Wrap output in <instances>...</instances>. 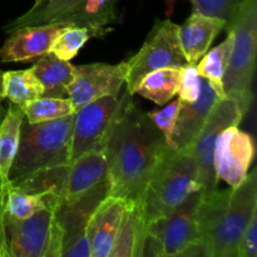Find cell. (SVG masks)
Instances as JSON below:
<instances>
[{
    "instance_id": "cell-1",
    "label": "cell",
    "mask_w": 257,
    "mask_h": 257,
    "mask_svg": "<svg viewBox=\"0 0 257 257\" xmlns=\"http://www.w3.org/2000/svg\"><path fill=\"white\" fill-rule=\"evenodd\" d=\"M168 147L162 132L125 89L104 142L109 195L140 202L151 173Z\"/></svg>"
},
{
    "instance_id": "cell-2",
    "label": "cell",
    "mask_w": 257,
    "mask_h": 257,
    "mask_svg": "<svg viewBox=\"0 0 257 257\" xmlns=\"http://www.w3.org/2000/svg\"><path fill=\"white\" fill-rule=\"evenodd\" d=\"M257 212V171L237 187L202 192L196 222L206 257H236L237 243Z\"/></svg>"
},
{
    "instance_id": "cell-3",
    "label": "cell",
    "mask_w": 257,
    "mask_h": 257,
    "mask_svg": "<svg viewBox=\"0 0 257 257\" xmlns=\"http://www.w3.org/2000/svg\"><path fill=\"white\" fill-rule=\"evenodd\" d=\"M195 191L201 187L193 157L186 151L168 147L151 173L137 205L148 223L167 216Z\"/></svg>"
},
{
    "instance_id": "cell-4",
    "label": "cell",
    "mask_w": 257,
    "mask_h": 257,
    "mask_svg": "<svg viewBox=\"0 0 257 257\" xmlns=\"http://www.w3.org/2000/svg\"><path fill=\"white\" fill-rule=\"evenodd\" d=\"M73 118L74 113L47 122L29 123L24 117L19 146L9 171V182L70 162Z\"/></svg>"
},
{
    "instance_id": "cell-5",
    "label": "cell",
    "mask_w": 257,
    "mask_h": 257,
    "mask_svg": "<svg viewBox=\"0 0 257 257\" xmlns=\"http://www.w3.org/2000/svg\"><path fill=\"white\" fill-rule=\"evenodd\" d=\"M225 32L232 33V49L223 77V93L235 99L243 114L253 100L252 82L256 69L257 0H247Z\"/></svg>"
},
{
    "instance_id": "cell-6",
    "label": "cell",
    "mask_w": 257,
    "mask_h": 257,
    "mask_svg": "<svg viewBox=\"0 0 257 257\" xmlns=\"http://www.w3.org/2000/svg\"><path fill=\"white\" fill-rule=\"evenodd\" d=\"M202 191L190 193L172 212L147 223L146 255L161 257L205 256L198 242L196 213Z\"/></svg>"
},
{
    "instance_id": "cell-7",
    "label": "cell",
    "mask_w": 257,
    "mask_h": 257,
    "mask_svg": "<svg viewBox=\"0 0 257 257\" xmlns=\"http://www.w3.org/2000/svg\"><path fill=\"white\" fill-rule=\"evenodd\" d=\"M125 64V89L135 95L141 80L161 68H181L187 64L178 38V25L170 19L156 20L141 49Z\"/></svg>"
},
{
    "instance_id": "cell-8",
    "label": "cell",
    "mask_w": 257,
    "mask_h": 257,
    "mask_svg": "<svg viewBox=\"0 0 257 257\" xmlns=\"http://www.w3.org/2000/svg\"><path fill=\"white\" fill-rule=\"evenodd\" d=\"M53 203L24 220L4 217L8 257H60L62 236Z\"/></svg>"
},
{
    "instance_id": "cell-9",
    "label": "cell",
    "mask_w": 257,
    "mask_h": 257,
    "mask_svg": "<svg viewBox=\"0 0 257 257\" xmlns=\"http://www.w3.org/2000/svg\"><path fill=\"white\" fill-rule=\"evenodd\" d=\"M108 195L109 182L107 178L78 197L55 203L54 217L62 236L60 257H90L88 223L97 206Z\"/></svg>"
},
{
    "instance_id": "cell-10",
    "label": "cell",
    "mask_w": 257,
    "mask_h": 257,
    "mask_svg": "<svg viewBox=\"0 0 257 257\" xmlns=\"http://www.w3.org/2000/svg\"><path fill=\"white\" fill-rule=\"evenodd\" d=\"M243 117L245 114L235 99L226 95L220 98L213 104L195 140L185 150L192 156L197 166L198 183L202 192H211L218 186L213 167V155L218 137L226 128L240 124Z\"/></svg>"
},
{
    "instance_id": "cell-11",
    "label": "cell",
    "mask_w": 257,
    "mask_h": 257,
    "mask_svg": "<svg viewBox=\"0 0 257 257\" xmlns=\"http://www.w3.org/2000/svg\"><path fill=\"white\" fill-rule=\"evenodd\" d=\"M119 97H107L85 104L74 112L70 138V162L95 148H104Z\"/></svg>"
},
{
    "instance_id": "cell-12",
    "label": "cell",
    "mask_w": 257,
    "mask_h": 257,
    "mask_svg": "<svg viewBox=\"0 0 257 257\" xmlns=\"http://www.w3.org/2000/svg\"><path fill=\"white\" fill-rule=\"evenodd\" d=\"M124 82V60L118 64L89 63L75 65L74 77L67 88L68 98L77 110L107 95L119 97Z\"/></svg>"
},
{
    "instance_id": "cell-13",
    "label": "cell",
    "mask_w": 257,
    "mask_h": 257,
    "mask_svg": "<svg viewBox=\"0 0 257 257\" xmlns=\"http://www.w3.org/2000/svg\"><path fill=\"white\" fill-rule=\"evenodd\" d=\"M255 158V142L252 136L231 125L222 131L216 142L213 167L217 180H222L230 187H237L243 182L251 163Z\"/></svg>"
},
{
    "instance_id": "cell-14",
    "label": "cell",
    "mask_w": 257,
    "mask_h": 257,
    "mask_svg": "<svg viewBox=\"0 0 257 257\" xmlns=\"http://www.w3.org/2000/svg\"><path fill=\"white\" fill-rule=\"evenodd\" d=\"M64 28L65 25L49 23L20 28L9 33L0 48V60L3 63H19L39 59L50 53L55 38Z\"/></svg>"
},
{
    "instance_id": "cell-15",
    "label": "cell",
    "mask_w": 257,
    "mask_h": 257,
    "mask_svg": "<svg viewBox=\"0 0 257 257\" xmlns=\"http://www.w3.org/2000/svg\"><path fill=\"white\" fill-rule=\"evenodd\" d=\"M128 201L108 195L97 206L88 223L90 257H110Z\"/></svg>"
},
{
    "instance_id": "cell-16",
    "label": "cell",
    "mask_w": 257,
    "mask_h": 257,
    "mask_svg": "<svg viewBox=\"0 0 257 257\" xmlns=\"http://www.w3.org/2000/svg\"><path fill=\"white\" fill-rule=\"evenodd\" d=\"M226 22L221 18L192 13L182 25H178V38L181 49L187 63L197 64L207 53L213 40L222 30Z\"/></svg>"
},
{
    "instance_id": "cell-17",
    "label": "cell",
    "mask_w": 257,
    "mask_h": 257,
    "mask_svg": "<svg viewBox=\"0 0 257 257\" xmlns=\"http://www.w3.org/2000/svg\"><path fill=\"white\" fill-rule=\"evenodd\" d=\"M207 79L202 78L200 97L196 102L188 103L181 100V109L173 132V150H187L198 131L210 114L213 104L220 99Z\"/></svg>"
},
{
    "instance_id": "cell-18",
    "label": "cell",
    "mask_w": 257,
    "mask_h": 257,
    "mask_svg": "<svg viewBox=\"0 0 257 257\" xmlns=\"http://www.w3.org/2000/svg\"><path fill=\"white\" fill-rule=\"evenodd\" d=\"M117 3L118 0H80L53 23L85 28L93 38H100L109 32L108 25L117 22Z\"/></svg>"
},
{
    "instance_id": "cell-19",
    "label": "cell",
    "mask_w": 257,
    "mask_h": 257,
    "mask_svg": "<svg viewBox=\"0 0 257 257\" xmlns=\"http://www.w3.org/2000/svg\"><path fill=\"white\" fill-rule=\"evenodd\" d=\"M107 178L108 165L104 148L89 151L69 162L62 200L78 197Z\"/></svg>"
},
{
    "instance_id": "cell-20",
    "label": "cell",
    "mask_w": 257,
    "mask_h": 257,
    "mask_svg": "<svg viewBox=\"0 0 257 257\" xmlns=\"http://www.w3.org/2000/svg\"><path fill=\"white\" fill-rule=\"evenodd\" d=\"M147 222L137 203L128 202L110 257L145 256Z\"/></svg>"
},
{
    "instance_id": "cell-21",
    "label": "cell",
    "mask_w": 257,
    "mask_h": 257,
    "mask_svg": "<svg viewBox=\"0 0 257 257\" xmlns=\"http://www.w3.org/2000/svg\"><path fill=\"white\" fill-rule=\"evenodd\" d=\"M75 65L52 53L43 55L32 67L33 73L43 87L44 97L68 98L67 88L74 77Z\"/></svg>"
},
{
    "instance_id": "cell-22",
    "label": "cell",
    "mask_w": 257,
    "mask_h": 257,
    "mask_svg": "<svg viewBox=\"0 0 257 257\" xmlns=\"http://www.w3.org/2000/svg\"><path fill=\"white\" fill-rule=\"evenodd\" d=\"M23 119V108L13 103L0 118V178L7 187L9 186L10 167L19 146Z\"/></svg>"
},
{
    "instance_id": "cell-23",
    "label": "cell",
    "mask_w": 257,
    "mask_h": 257,
    "mask_svg": "<svg viewBox=\"0 0 257 257\" xmlns=\"http://www.w3.org/2000/svg\"><path fill=\"white\" fill-rule=\"evenodd\" d=\"M180 84V68H161L148 73L138 87L135 94L151 100L155 104H167L175 95H177Z\"/></svg>"
},
{
    "instance_id": "cell-24",
    "label": "cell",
    "mask_w": 257,
    "mask_h": 257,
    "mask_svg": "<svg viewBox=\"0 0 257 257\" xmlns=\"http://www.w3.org/2000/svg\"><path fill=\"white\" fill-rule=\"evenodd\" d=\"M227 33V37L217 47L208 49L207 53L198 60L197 70L198 74L208 80L211 87L221 98L225 97L223 93V77L227 69L228 60H230L231 49H232V33Z\"/></svg>"
},
{
    "instance_id": "cell-25",
    "label": "cell",
    "mask_w": 257,
    "mask_h": 257,
    "mask_svg": "<svg viewBox=\"0 0 257 257\" xmlns=\"http://www.w3.org/2000/svg\"><path fill=\"white\" fill-rule=\"evenodd\" d=\"M80 0H35L27 13L4 25V32L9 34L20 28L49 24L68 12Z\"/></svg>"
},
{
    "instance_id": "cell-26",
    "label": "cell",
    "mask_w": 257,
    "mask_h": 257,
    "mask_svg": "<svg viewBox=\"0 0 257 257\" xmlns=\"http://www.w3.org/2000/svg\"><path fill=\"white\" fill-rule=\"evenodd\" d=\"M3 93L10 103L24 107L30 100L42 97L43 87L32 68L10 70L3 72Z\"/></svg>"
},
{
    "instance_id": "cell-27",
    "label": "cell",
    "mask_w": 257,
    "mask_h": 257,
    "mask_svg": "<svg viewBox=\"0 0 257 257\" xmlns=\"http://www.w3.org/2000/svg\"><path fill=\"white\" fill-rule=\"evenodd\" d=\"M50 203L55 205L57 202L47 196L24 192V191L9 185L7 188V196H5L4 217L24 220Z\"/></svg>"
},
{
    "instance_id": "cell-28",
    "label": "cell",
    "mask_w": 257,
    "mask_h": 257,
    "mask_svg": "<svg viewBox=\"0 0 257 257\" xmlns=\"http://www.w3.org/2000/svg\"><path fill=\"white\" fill-rule=\"evenodd\" d=\"M23 108L25 119L29 123H40L70 115L75 112L69 98L42 97L28 102Z\"/></svg>"
},
{
    "instance_id": "cell-29",
    "label": "cell",
    "mask_w": 257,
    "mask_h": 257,
    "mask_svg": "<svg viewBox=\"0 0 257 257\" xmlns=\"http://www.w3.org/2000/svg\"><path fill=\"white\" fill-rule=\"evenodd\" d=\"M90 38H93L92 33L85 28L65 27L55 38L50 53L63 60H70L77 57Z\"/></svg>"
},
{
    "instance_id": "cell-30",
    "label": "cell",
    "mask_w": 257,
    "mask_h": 257,
    "mask_svg": "<svg viewBox=\"0 0 257 257\" xmlns=\"http://www.w3.org/2000/svg\"><path fill=\"white\" fill-rule=\"evenodd\" d=\"M192 13L221 18L226 22V28L231 24L233 18L247 0H190Z\"/></svg>"
},
{
    "instance_id": "cell-31",
    "label": "cell",
    "mask_w": 257,
    "mask_h": 257,
    "mask_svg": "<svg viewBox=\"0 0 257 257\" xmlns=\"http://www.w3.org/2000/svg\"><path fill=\"white\" fill-rule=\"evenodd\" d=\"M180 109L181 99L177 98L173 102L165 104L163 108H155V109L147 112L148 117L155 123L156 127L162 132L171 148H173V132H175L176 122H177L178 114H180Z\"/></svg>"
},
{
    "instance_id": "cell-32",
    "label": "cell",
    "mask_w": 257,
    "mask_h": 257,
    "mask_svg": "<svg viewBox=\"0 0 257 257\" xmlns=\"http://www.w3.org/2000/svg\"><path fill=\"white\" fill-rule=\"evenodd\" d=\"M202 77L198 74L197 64L187 63L180 68V84L177 94L182 102L193 103L198 99L201 93Z\"/></svg>"
},
{
    "instance_id": "cell-33",
    "label": "cell",
    "mask_w": 257,
    "mask_h": 257,
    "mask_svg": "<svg viewBox=\"0 0 257 257\" xmlns=\"http://www.w3.org/2000/svg\"><path fill=\"white\" fill-rule=\"evenodd\" d=\"M236 257H257V212L253 213L238 241Z\"/></svg>"
},
{
    "instance_id": "cell-34",
    "label": "cell",
    "mask_w": 257,
    "mask_h": 257,
    "mask_svg": "<svg viewBox=\"0 0 257 257\" xmlns=\"http://www.w3.org/2000/svg\"><path fill=\"white\" fill-rule=\"evenodd\" d=\"M7 186L0 178V257H8L7 241H5V230H4V205L5 196H7Z\"/></svg>"
},
{
    "instance_id": "cell-35",
    "label": "cell",
    "mask_w": 257,
    "mask_h": 257,
    "mask_svg": "<svg viewBox=\"0 0 257 257\" xmlns=\"http://www.w3.org/2000/svg\"><path fill=\"white\" fill-rule=\"evenodd\" d=\"M4 99V93H3V72L0 70V105H2V102Z\"/></svg>"
}]
</instances>
